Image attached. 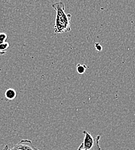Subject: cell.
I'll return each instance as SVG.
<instances>
[{
  "instance_id": "6da1fadb",
  "label": "cell",
  "mask_w": 135,
  "mask_h": 150,
  "mask_svg": "<svg viewBox=\"0 0 135 150\" xmlns=\"http://www.w3.org/2000/svg\"><path fill=\"white\" fill-rule=\"evenodd\" d=\"M52 7L56 11V17L54 26V34H62L71 30V14L65 12V4L62 1L54 3Z\"/></svg>"
},
{
  "instance_id": "7a4b0ae2",
  "label": "cell",
  "mask_w": 135,
  "mask_h": 150,
  "mask_svg": "<svg viewBox=\"0 0 135 150\" xmlns=\"http://www.w3.org/2000/svg\"><path fill=\"white\" fill-rule=\"evenodd\" d=\"M83 133L84 134L83 142L78 149L86 150H101L99 144L100 135H98L94 137L90 132L86 131H83Z\"/></svg>"
},
{
  "instance_id": "3957f363",
  "label": "cell",
  "mask_w": 135,
  "mask_h": 150,
  "mask_svg": "<svg viewBox=\"0 0 135 150\" xmlns=\"http://www.w3.org/2000/svg\"><path fill=\"white\" fill-rule=\"evenodd\" d=\"M11 150H39L35 147L30 140H22L16 144Z\"/></svg>"
},
{
  "instance_id": "277c9868",
  "label": "cell",
  "mask_w": 135,
  "mask_h": 150,
  "mask_svg": "<svg viewBox=\"0 0 135 150\" xmlns=\"http://www.w3.org/2000/svg\"><path fill=\"white\" fill-rule=\"evenodd\" d=\"M17 96L16 91L13 88H8L5 93V97L8 100H12Z\"/></svg>"
},
{
  "instance_id": "5b68a950",
  "label": "cell",
  "mask_w": 135,
  "mask_h": 150,
  "mask_svg": "<svg viewBox=\"0 0 135 150\" xmlns=\"http://www.w3.org/2000/svg\"><path fill=\"white\" fill-rule=\"evenodd\" d=\"M10 45L8 42H5L0 45V56L4 55L9 49Z\"/></svg>"
},
{
  "instance_id": "8992f818",
  "label": "cell",
  "mask_w": 135,
  "mask_h": 150,
  "mask_svg": "<svg viewBox=\"0 0 135 150\" xmlns=\"http://www.w3.org/2000/svg\"><path fill=\"white\" fill-rule=\"evenodd\" d=\"M87 68V66L86 65H82L80 64H78L76 66L77 73L79 74H83L84 73H85Z\"/></svg>"
},
{
  "instance_id": "52a82bcc",
  "label": "cell",
  "mask_w": 135,
  "mask_h": 150,
  "mask_svg": "<svg viewBox=\"0 0 135 150\" xmlns=\"http://www.w3.org/2000/svg\"><path fill=\"white\" fill-rule=\"evenodd\" d=\"M8 38L7 35L4 33H0V45L5 42Z\"/></svg>"
},
{
  "instance_id": "ba28073f",
  "label": "cell",
  "mask_w": 135,
  "mask_h": 150,
  "mask_svg": "<svg viewBox=\"0 0 135 150\" xmlns=\"http://www.w3.org/2000/svg\"><path fill=\"white\" fill-rule=\"evenodd\" d=\"M95 48H96V49L98 51L100 52L102 50V47L101 46V45L99 43H95Z\"/></svg>"
},
{
  "instance_id": "9c48e42d",
  "label": "cell",
  "mask_w": 135,
  "mask_h": 150,
  "mask_svg": "<svg viewBox=\"0 0 135 150\" xmlns=\"http://www.w3.org/2000/svg\"><path fill=\"white\" fill-rule=\"evenodd\" d=\"M2 150H11V149L9 148L8 145H5Z\"/></svg>"
},
{
  "instance_id": "30bf717a",
  "label": "cell",
  "mask_w": 135,
  "mask_h": 150,
  "mask_svg": "<svg viewBox=\"0 0 135 150\" xmlns=\"http://www.w3.org/2000/svg\"><path fill=\"white\" fill-rule=\"evenodd\" d=\"M77 150H84V149H78Z\"/></svg>"
}]
</instances>
